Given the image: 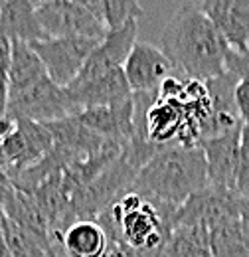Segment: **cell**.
<instances>
[{
	"label": "cell",
	"mask_w": 249,
	"mask_h": 257,
	"mask_svg": "<svg viewBox=\"0 0 249 257\" xmlns=\"http://www.w3.org/2000/svg\"><path fill=\"white\" fill-rule=\"evenodd\" d=\"M160 50L182 77L208 81L225 71L229 46L198 4H184L164 26Z\"/></svg>",
	"instance_id": "1"
},
{
	"label": "cell",
	"mask_w": 249,
	"mask_h": 257,
	"mask_svg": "<svg viewBox=\"0 0 249 257\" xmlns=\"http://www.w3.org/2000/svg\"><path fill=\"white\" fill-rule=\"evenodd\" d=\"M4 111H6V99L0 93V117H4Z\"/></svg>",
	"instance_id": "23"
},
{
	"label": "cell",
	"mask_w": 249,
	"mask_h": 257,
	"mask_svg": "<svg viewBox=\"0 0 249 257\" xmlns=\"http://www.w3.org/2000/svg\"><path fill=\"white\" fill-rule=\"evenodd\" d=\"M97 38L85 36H63V38H44L32 42V50L38 54L46 67L48 77L60 85L67 87L79 75L85 60L89 58L91 50L97 46Z\"/></svg>",
	"instance_id": "5"
},
{
	"label": "cell",
	"mask_w": 249,
	"mask_h": 257,
	"mask_svg": "<svg viewBox=\"0 0 249 257\" xmlns=\"http://www.w3.org/2000/svg\"><path fill=\"white\" fill-rule=\"evenodd\" d=\"M172 69L174 67L164 52L147 42H135L123 64V73L133 93L158 89Z\"/></svg>",
	"instance_id": "9"
},
{
	"label": "cell",
	"mask_w": 249,
	"mask_h": 257,
	"mask_svg": "<svg viewBox=\"0 0 249 257\" xmlns=\"http://www.w3.org/2000/svg\"><path fill=\"white\" fill-rule=\"evenodd\" d=\"M145 14L139 0H101V18L107 30L125 26Z\"/></svg>",
	"instance_id": "17"
},
{
	"label": "cell",
	"mask_w": 249,
	"mask_h": 257,
	"mask_svg": "<svg viewBox=\"0 0 249 257\" xmlns=\"http://www.w3.org/2000/svg\"><path fill=\"white\" fill-rule=\"evenodd\" d=\"M65 91H67V97H69V101L77 113L83 109L115 105V103H121L133 95L123 73V67L111 69V71L95 77L91 81L65 87Z\"/></svg>",
	"instance_id": "11"
},
{
	"label": "cell",
	"mask_w": 249,
	"mask_h": 257,
	"mask_svg": "<svg viewBox=\"0 0 249 257\" xmlns=\"http://www.w3.org/2000/svg\"><path fill=\"white\" fill-rule=\"evenodd\" d=\"M38 20L48 38L85 36L101 40L107 26L91 14L79 0H50L36 6Z\"/></svg>",
	"instance_id": "6"
},
{
	"label": "cell",
	"mask_w": 249,
	"mask_h": 257,
	"mask_svg": "<svg viewBox=\"0 0 249 257\" xmlns=\"http://www.w3.org/2000/svg\"><path fill=\"white\" fill-rule=\"evenodd\" d=\"M10 58H12V42L0 36V93L8 99V73H10Z\"/></svg>",
	"instance_id": "19"
},
{
	"label": "cell",
	"mask_w": 249,
	"mask_h": 257,
	"mask_svg": "<svg viewBox=\"0 0 249 257\" xmlns=\"http://www.w3.org/2000/svg\"><path fill=\"white\" fill-rule=\"evenodd\" d=\"M79 2H81L91 14H95L99 20H103V18H101V0H79Z\"/></svg>",
	"instance_id": "22"
},
{
	"label": "cell",
	"mask_w": 249,
	"mask_h": 257,
	"mask_svg": "<svg viewBox=\"0 0 249 257\" xmlns=\"http://www.w3.org/2000/svg\"><path fill=\"white\" fill-rule=\"evenodd\" d=\"M2 2H6V0H0V4H2Z\"/></svg>",
	"instance_id": "26"
},
{
	"label": "cell",
	"mask_w": 249,
	"mask_h": 257,
	"mask_svg": "<svg viewBox=\"0 0 249 257\" xmlns=\"http://www.w3.org/2000/svg\"><path fill=\"white\" fill-rule=\"evenodd\" d=\"M198 6L223 36L229 50H247L249 0H202Z\"/></svg>",
	"instance_id": "10"
},
{
	"label": "cell",
	"mask_w": 249,
	"mask_h": 257,
	"mask_svg": "<svg viewBox=\"0 0 249 257\" xmlns=\"http://www.w3.org/2000/svg\"><path fill=\"white\" fill-rule=\"evenodd\" d=\"M174 214L127 188L97 214L95 222L115 231L137 257H158L172 231Z\"/></svg>",
	"instance_id": "3"
},
{
	"label": "cell",
	"mask_w": 249,
	"mask_h": 257,
	"mask_svg": "<svg viewBox=\"0 0 249 257\" xmlns=\"http://www.w3.org/2000/svg\"><path fill=\"white\" fill-rule=\"evenodd\" d=\"M233 101H235L241 123L249 125V77L237 79V83L233 87Z\"/></svg>",
	"instance_id": "20"
},
{
	"label": "cell",
	"mask_w": 249,
	"mask_h": 257,
	"mask_svg": "<svg viewBox=\"0 0 249 257\" xmlns=\"http://www.w3.org/2000/svg\"><path fill=\"white\" fill-rule=\"evenodd\" d=\"M225 71H229L237 79L249 77V48L247 50H227Z\"/></svg>",
	"instance_id": "18"
},
{
	"label": "cell",
	"mask_w": 249,
	"mask_h": 257,
	"mask_svg": "<svg viewBox=\"0 0 249 257\" xmlns=\"http://www.w3.org/2000/svg\"><path fill=\"white\" fill-rule=\"evenodd\" d=\"M56 237L65 257H103L107 249V235L95 220H75Z\"/></svg>",
	"instance_id": "13"
},
{
	"label": "cell",
	"mask_w": 249,
	"mask_h": 257,
	"mask_svg": "<svg viewBox=\"0 0 249 257\" xmlns=\"http://www.w3.org/2000/svg\"><path fill=\"white\" fill-rule=\"evenodd\" d=\"M210 251L212 257H249L241 233V218L210 229Z\"/></svg>",
	"instance_id": "16"
},
{
	"label": "cell",
	"mask_w": 249,
	"mask_h": 257,
	"mask_svg": "<svg viewBox=\"0 0 249 257\" xmlns=\"http://www.w3.org/2000/svg\"><path fill=\"white\" fill-rule=\"evenodd\" d=\"M0 36L26 44L48 38L30 0H6L0 4Z\"/></svg>",
	"instance_id": "12"
},
{
	"label": "cell",
	"mask_w": 249,
	"mask_h": 257,
	"mask_svg": "<svg viewBox=\"0 0 249 257\" xmlns=\"http://www.w3.org/2000/svg\"><path fill=\"white\" fill-rule=\"evenodd\" d=\"M241 141H243V143L247 145V151H249V141H247V139H243V137H241Z\"/></svg>",
	"instance_id": "25"
},
{
	"label": "cell",
	"mask_w": 249,
	"mask_h": 257,
	"mask_svg": "<svg viewBox=\"0 0 249 257\" xmlns=\"http://www.w3.org/2000/svg\"><path fill=\"white\" fill-rule=\"evenodd\" d=\"M241 233H243V241H245V247H247L249 253V202L241 214Z\"/></svg>",
	"instance_id": "21"
},
{
	"label": "cell",
	"mask_w": 249,
	"mask_h": 257,
	"mask_svg": "<svg viewBox=\"0 0 249 257\" xmlns=\"http://www.w3.org/2000/svg\"><path fill=\"white\" fill-rule=\"evenodd\" d=\"M158 257H212L208 227L198 224L174 225Z\"/></svg>",
	"instance_id": "15"
},
{
	"label": "cell",
	"mask_w": 249,
	"mask_h": 257,
	"mask_svg": "<svg viewBox=\"0 0 249 257\" xmlns=\"http://www.w3.org/2000/svg\"><path fill=\"white\" fill-rule=\"evenodd\" d=\"M48 77L46 67L38 54L26 42H12V58H10V73H8V97L16 95L40 79ZM8 101V99H6Z\"/></svg>",
	"instance_id": "14"
},
{
	"label": "cell",
	"mask_w": 249,
	"mask_h": 257,
	"mask_svg": "<svg viewBox=\"0 0 249 257\" xmlns=\"http://www.w3.org/2000/svg\"><path fill=\"white\" fill-rule=\"evenodd\" d=\"M34 6H40V4H44V2H50V0H30Z\"/></svg>",
	"instance_id": "24"
},
{
	"label": "cell",
	"mask_w": 249,
	"mask_h": 257,
	"mask_svg": "<svg viewBox=\"0 0 249 257\" xmlns=\"http://www.w3.org/2000/svg\"><path fill=\"white\" fill-rule=\"evenodd\" d=\"M241 128L204 139L200 143L206 157L208 188L235 194V178L241 161Z\"/></svg>",
	"instance_id": "7"
},
{
	"label": "cell",
	"mask_w": 249,
	"mask_h": 257,
	"mask_svg": "<svg viewBox=\"0 0 249 257\" xmlns=\"http://www.w3.org/2000/svg\"><path fill=\"white\" fill-rule=\"evenodd\" d=\"M208 188L206 157L202 147H160L133 178L129 190L153 204L176 212L190 196Z\"/></svg>",
	"instance_id": "2"
},
{
	"label": "cell",
	"mask_w": 249,
	"mask_h": 257,
	"mask_svg": "<svg viewBox=\"0 0 249 257\" xmlns=\"http://www.w3.org/2000/svg\"><path fill=\"white\" fill-rule=\"evenodd\" d=\"M75 113L77 111L71 105L65 87L56 85L50 77H44L28 89L8 97L4 117L12 121L26 119L34 123H54L73 117Z\"/></svg>",
	"instance_id": "4"
},
{
	"label": "cell",
	"mask_w": 249,
	"mask_h": 257,
	"mask_svg": "<svg viewBox=\"0 0 249 257\" xmlns=\"http://www.w3.org/2000/svg\"><path fill=\"white\" fill-rule=\"evenodd\" d=\"M137 32H139V20H131L125 26L107 30L105 36L97 42V46L91 50L89 58L85 60L79 75L73 79L71 85H79V83L91 81V79L111 71V69L123 67L129 52L133 50V46L137 42ZM71 85H67V87H71Z\"/></svg>",
	"instance_id": "8"
}]
</instances>
